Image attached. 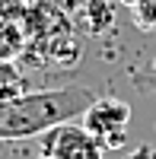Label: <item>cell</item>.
Segmentation results:
<instances>
[{
    "label": "cell",
    "instance_id": "1",
    "mask_svg": "<svg viewBox=\"0 0 156 159\" xmlns=\"http://www.w3.org/2000/svg\"><path fill=\"white\" fill-rule=\"evenodd\" d=\"M93 102L96 96L86 86H57L0 99V140L42 137L57 124L83 118Z\"/></svg>",
    "mask_w": 156,
    "mask_h": 159
},
{
    "label": "cell",
    "instance_id": "2",
    "mask_svg": "<svg viewBox=\"0 0 156 159\" xmlns=\"http://www.w3.org/2000/svg\"><path fill=\"white\" fill-rule=\"evenodd\" d=\"M127 124H131V105L121 99H96L83 111V127L93 134L105 150H118L127 140Z\"/></svg>",
    "mask_w": 156,
    "mask_h": 159
},
{
    "label": "cell",
    "instance_id": "3",
    "mask_svg": "<svg viewBox=\"0 0 156 159\" xmlns=\"http://www.w3.org/2000/svg\"><path fill=\"white\" fill-rule=\"evenodd\" d=\"M42 150L48 159H102L105 147L89 134L83 124H57L45 134V143Z\"/></svg>",
    "mask_w": 156,
    "mask_h": 159
},
{
    "label": "cell",
    "instance_id": "4",
    "mask_svg": "<svg viewBox=\"0 0 156 159\" xmlns=\"http://www.w3.org/2000/svg\"><path fill=\"white\" fill-rule=\"evenodd\" d=\"M80 16H83V25H86L89 35H102L105 29H112L115 10H112L108 0H86L83 10H80Z\"/></svg>",
    "mask_w": 156,
    "mask_h": 159
},
{
    "label": "cell",
    "instance_id": "5",
    "mask_svg": "<svg viewBox=\"0 0 156 159\" xmlns=\"http://www.w3.org/2000/svg\"><path fill=\"white\" fill-rule=\"evenodd\" d=\"M22 48H25V35L19 29V22H3L0 19V61L16 57Z\"/></svg>",
    "mask_w": 156,
    "mask_h": 159
},
{
    "label": "cell",
    "instance_id": "6",
    "mask_svg": "<svg viewBox=\"0 0 156 159\" xmlns=\"http://www.w3.org/2000/svg\"><path fill=\"white\" fill-rule=\"evenodd\" d=\"M131 19L140 32H156V0H137L131 7Z\"/></svg>",
    "mask_w": 156,
    "mask_h": 159
},
{
    "label": "cell",
    "instance_id": "7",
    "mask_svg": "<svg viewBox=\"0 0 156 159\" xmlns=\"http://www.w3.org/2000/svg\"><path fill=\"white\" fill-rule=\"evenodd\" d=\"M134 83H137L140 89H147V92H156V64L147 67V70H137V73H134Z\"/></svg>",
    "mask_w": 156,
    "mask_h": 159
},
{
    "label": "cell",
    "instance_id": "8",
    "mask_svg": "<svg viewBox=\"0 0 156 159\" xmlns=\"http://www.w3.org/2000/svg\"><path fill=\"white\" fill-rule=\"evenodd\" d=\"M127 159H156V150H153V147H137Z\"/></svg>",
    "mask_w": 156,
    "mask_h": 159
},
{
    "label": "cell",
    "instance_id": "9",
    "mask_svg": "<svg viewBox=\"0 0 156 159\" xmlns=\"http://www.w3.org/2000/svg\"><path fill=\"white\" fill-rule=\"evenodd\" d=\"M118 3H124V7H127V10H131V7H134V3H137V0H118Z\"/></svg>",
    "mask_w": 156,
    "mask_h": 159
}]
</instances>
